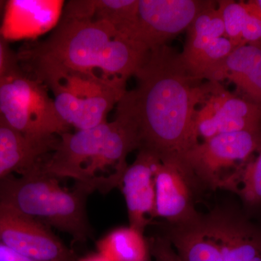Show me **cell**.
I'll use <instances>...</instances> for the list:
<instances>
[{"mask_svg": "<svg viewBox=\"0 0 261 261\" xmlns=\"http://www.w3.org/2000/svg\"><path fill=\"white\" fill-rule=\"evenodd\" d=\"M97 248L110 261H140L150 253L144 233L130 226L110 231L97 242Z\"/></svg>", "mask_w": 261, "mask_h": 261, "instance_id": "cell-18", "label": "cell"}, {"mask_svg": "<svg viewBox=\"0 0 261 261\" xmlns=\"http://www.w3.org/2000/svg\"><path fill=\"white\" fill-rule=\"evenodd\" d=\"M247 14L242 39L245 44H261V9L255 1L247 3Z\"/></svg>", "mask_w": 261, "mask_h": 261, "instance_id": "cell-23", "label": "cell"}, {"mask_svg": "<svg viewBox=\"0 0 261 261\" xmlns=\"http://www.w3.org/2000/svg\"><path fill=\"white\" fill-rule=\"evenodd\" d=\"M5 5H6V1L0 0V23H1L2 18H3V13H4Z\"/></svg>", "mask_w": 261, "mask_h": 261, "instance_id": "cell-28", "label": "cell"}, {"mask_svg": "<svg viewBox=\"0 0 261 261\" xmlns=\"http://www.w3.org/2000/svg\"><path fill=\"white\" fill-rule=\"evenodd\" d=\"M255 160L247 162L239 178L235 192L247 205L261 204V146Z\"/></svg>", "mask_w": 261, "mask_h": 261, "instance_id": "cell-22", "label": "cell"}, {"mask_svg": "<svg viewBox=\"0 0 261 261\" xmlns=\"http://www.w3.org/2000/svg\"><path fill=\"white\" fill-rule=\"evenodd\" d=\"M57 141L29 140L13 129L0 115V179L13 173L21 175L32 170L50 153Z\"/></svg>", "mask_w": 261, "mask_h": 261, "instance_id": "cell-15", "label": "cell"}, {"mask_svg": "<svg viewBox=\"0 0 261 261\" xmlns=\"http://www.w3.org/2000/svg\"><path fill=\"white\" fill-rule=\"evenodd\" d=\"M255 2L256 3V4L258 5L259 7H260L261 9V0H255Z\"/></svg>", "mask_w": 261, "mask_h": 261, "instance_id": "cell-29", "label": "cell"}, {"mask_svg": "<svg viewBox=\"0 0 261 261\" xmlns=\"http://www.w3.org/2000/svg\"><path fill=\"white\" fill-rule=\"evenodd\" d=\"M116 118L88 129L65 132L36 169L51 177L71 178L89 195L119 188L128 154L140 149L138 128L120 105Z\"/></svg>", "mask_w": 261, "mask_h": 261, "instance_id": "cell-2", "label": "cell"}, {"mask_svg": "<svg viewBox=\"0 0 261 261\" xmlns=\"http://www.w3.org/2000/svg\"><path fill=\"white\" fill-rule=\"evenodd\" d=\"M139 0H94L93 20L112 25L126 37L135 25Z\"/></svg>", "mask_w": 261, "mask_h": 261, "instance_id": "cell-19", "label": "cell"}, {"mask_svg": "<svg viewBox=\"0 0 261 261\" xmlns=\"http://www.w3.org/2000/svg\"><path fill=\"white\" fill-rule=\"evenodd\" d=\"M210 3L200 0H139L135 23L126 38L147 53L163 47L188 29Z\"/></svg>", "mask_w": 261, "mask_h": 261, "instance_id": "cell-7", "label": "cell"}, {"mask_svg": "<svg viewBox=\"0 0 261 261\" xmlns=\"http://www.w3.org/2000/svg\"><path fill=\"white\" fill-rule=\"evenodd\" d=\"M224 25V37L233 47L243 46L242 34L247 14V3L222 0L218 2Z\"/></svg>", "mask_w": 261, "mask_h": 261, "instance_id": "cell-21", "label": "cell"}, {"mask_svg": "<svg viewBox=\"0 0 261 261\" xmlns=\"http://www.w3.org/2000/svg\"><path fill=\"white\" fill-rule=\"evenodd\" d=\"M18 65L16 53L11 50L8 41L0 32V76Z\"/></svg>", "mask_w": 261, "mask_h": 261, "instance_id": "cell-25", "label": "cell"}, {"mask_svg": "<svg viewBox=\"0 0 261 261\" xmlns=\"http://www.w3.org/2000/svg\"><path fill=\"white\" fill-rule=\"evenodd\" d=\"M89 194L77 187L63 189L58 179L35 168L0 179V202L69 234L73 241L87 243L93 229L87 211Z\"/></svg>", "mask_w": 261, "mask_h": 261, "instance_id": "cell-4", "label": "cell"}, {"mask_svg": "<svg viewBox=\"0 0 261 261\" xmlns=\"http://www.w3.org/2000/svg\"><path fill=\"white\" fill-rule=\"evenodd\" d=\"M196 129L209 140L220 134L261 129V108L248 99L233 95L219 84L197 110Z\"/></svg>", "mask_w": 261, "mask_h": 261, "instance_id": "cell-9", "label": "cell"}, {"mask_svg": "<svg viewBox=\"0 0 261 261\" xmlns=\"http://www.w3.org/2000/svg\"><path fill=\"white\" fill-rule=\"evenodd\" d=\"M20 69L50 89L60 116L70 127L88 129L107 121L110 111L126 92L127 80L77 71L61 65L18 61Z\"/></svg>", "mask_w": 261, "mask_h": 261, "instance_id": "cell-3", "label": "cell"}, {"mask_svg": "<svg viewBox=\"0 0 261 261\" xmlns=\"http://www.w3.org/2000/svg\"><path fill=\"white\" fill-rule=\"evenodd\" d=\"M154 218H162L172 225L192 224L200 219L192 200V178L177 165L157 163L154 172Z\"/></svg>", "mask_w": 261, "mask_h": 261, "instance_id": "cell-10", "label": "cell"}, {"mask_svg": "<svg viewBox=\"0 0 261 261\" xmlns=\"http://www.w3.org/2000/svg\"><path fill=\"white\" fill-rule=\"evenodd\" d=\"M0 261H35L13 251L0 243Z\"/></svg>", "mask_w": 261, "mask_h": 261, "instance_id": "cell-26", "label": "cell"}, {"mask_svg": "<svg viewBox=\"0 0 261 261\" xmlns=\"http://www.w3.org/2000/svg\"><path fill=\"white\" fill-rule=\"evenodd\" d=\"M159 161L154 154L140 149L135 162L126 168L118 188L124 196L129 226L143 233L153 216L154 172Z\"/></svg>", "mask_w": 261, "mask_h": 261, "instance_id": "cell-13", "label": "cell"}, {"mask_svg": "<svg viewBox=\"0 0 261 261\" xmlns=\"http://www.w3.org/2000/svg\"><path fill=\"white\" fill-rule=\"evenodd\" d=\"M0 243L35 261H75L49 226L1 202Z\"/></svg>", "mask_w": 261, "mask_h": 261, "instance_id": "cell-8", "label": "cell"}, {"mask_svg": "<svg viewBox=\"0 0 261 261\" xmlns=\"http://www.w3.org/2000/svg\"><path fill=\"white\" fill-rule=\"evenodd\" d=\"M226 79L238 87L246 96L245 99L261 108V44L235 48L203 77L212 82Z\"/></svg>", "mask_w": 261, "mask_h": 261, "instance_id": "cell-14", "label": "cell"}, {"mask_svg": "<svg viewBox=\"0 0 261 261\" xmlns=\"http://www.w3.org/2000/svg\"><path fill=\"white\" fill-rule=\"evenodd\" d=\"M217 3L211 1L187 29L186 42L179 54L184 65L188 64L214 39L224 37V22Z\"/></svg>", "mask_w": 261, "mask_h": 261, "instance_id": "cell-17", "label": "cell"}, {"mask_svg": "<svg viewBox=\"0 0 261 261\" xmlns=\"http://www.w3.org/2000/svg\"><path fill=\"white\" fill-rule=\"evenodd\" d=\"M77 261H110L106 257L103 256L99 252L95 254H91V255H87L80 259Z\"/></svg>", "mask_w": 261, "mask_h": 261, "instance_id": "cell-27", "label": "cell"}, {"mask_svg": "<svg viewBox=\"0 0 261 261\" xmlns=\"http://www.w3.org/2000/svg\"><path fill=\"white\" fill-rule=\"evenodd\" d=\"M260 146L261 129L220 134L190 149L184 157V168L190 177L198 178L213 190L233 191L230 171L233 168L235 172H241L247 160ZM232 173L237 187L238 177Z\"/></svg>", "mask_w": 261, "mask_h": 261, "instance_id": "cell-6", "label": "cell"}, {"mask_svg": "<svg viewBox=\"0 0 261 261\" xmlns=\"http://www.w3.org/2000/svg\"><path fill=\"white\" fill-rule=\"evenodd\" d=\"M135 76L137 87L118 103L137 124L140 149L185 170V154L199 143L197 106L208 99L219 82L201 84L166 45L149 51Z\"/></svg>", "mask_w": 261, "mask_h": 261, "instance_id": "cell-1", "label": "cell"}, {"mask_svg": "<svg viewBox=\"0 0 261 261\" xmlns=\"http://www.w3.org/2000/svg\"><path fill=\"white\" fill-rule=\"evenodd\" d=\"M200 219L192 224L172 225L166 238L182 261H222L219 247L206 233Z\"/></svg>", "mask_w": 261, "mask_h": 261, "instance_id": "cell-16", "label": "cell"}, {"mask_svg": "<svg viewBox=\"0 0 261 261\" xmlns=\"http://www.w3.org/2000/svg\"><path fill=\"white\" fill-rule=\"evenodd\" d=\"M206 233L217 244L222 261H261V231L231 213L201 218Z\"/></svg>", "mask_w": 261, "mask_h": 261, "instance_id": "cell-12", "label": "cell"}, {"mask_svg": "<svg viewBox=\"0 0 261 261\" xmlns=\"http://www.w3.org/2000/svg\"><path fill=\"white\" fill-rule=\"evenodd\" d=\"M149 252L155 261H182L178 254L170 243L169 240L165 238H154L147 240Z\"/></svg>", "mask_w": 261, "mask_h": 261, "instance_id": "cell-24", "label": "cell"}, {"mask_svg": "<svg viewBox=\"0 0 261 261\" xmlns=\"http://www.w3.org/2000/svg\"><path fill=\"white\" fill-rule=\"evenodd\" d=\"M0 115L29 140L53 142L69 132L47 87L25 74L19 65L0 76Z\"/></svg>", "mask_w": 261, "mask_h": 261, "instance_id": "cell-5", "label": "cell"}, {"mask_svg": "<svg viewBox=\"0 0 261 261\" xmlns=\"http://www.w3.org/2000/svg\"><path fill=\"white\" fill-rule=\"evenodd\" d=\"M233 49L232 44L226 37L217 38L185 67L192 76L202 81L209 70L224 61Z\"/></svg>", "mask_w": 261, "mask_h": 261, "instance_id": "cell-20", "label": "cell"}, {"mask_svg": "<svg viewBox=\"0 0 261 261\" xmlns=\"http://www.w3.org/2000/svg\"><path fill=\"white\" fill-rule=\"evenodd\" d=\"M65 3L63 0L6 1L0 32L8 42L34 40L58 27Z\"/></svg>", "mask_w": 261, "mask_h": 261, "instance_id": "cell-11", "label": "cell"}, {"mask_svg": "<svg viewBox=\"0 0 261 261\" xmlns=\"http://www.w3.org/2000/svg\"><path fill=\"white\" fill-rule=\"evenodd\" d=\"M140 261H149V257H147V258L144 259V260H142Z\"/></svg>", "mask_w": 261, "mask_h": 261, "instance_id": "cell-30", "label": "cell"}]
</instances>
